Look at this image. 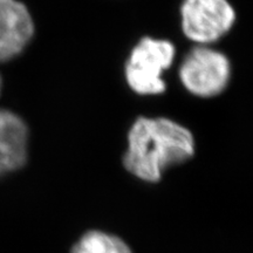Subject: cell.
Returning <instances> with one entry per match:
<instances>
[{
  "instance_id": "6da1fadb",
  "label": "cell",
  "mask_w": 253,
  "mask_h": 253,
  "mask_svg": "<svg viewBox=\"0 0 253 253\" xmlns=\"http://www.w3.org/2000/svg\"><path fill=\"white\" fill-rule=\"evenodd\" d=\"M194 154V136L185 126L169 119L140 118L128 132L123 166L142 181L156 183L168 168L185 162Z\"/></svg>"
},
{
  "instance_id": "7a4b0ae2",
  "label": "cell",
  "mask_w": 253,
  "mask_h": 253,
  "mask_svg": "<svg viewBox=\"0 0 253 253\" xmlns=\"http://www.w3.org/2000/svg\"><path fill=\"white\" fill-rule=\"evenodd\" d=\"M175 46L168 40L143 38L132 48L126 63V80L135 93L161 94L166 90L163 72L171 66Z\"/></svg>"
},
{
  "instance_id": "3957f363",
  "label": "cell",
  "mask_w": 253,
  "mask_h": 253,
  "mask_svg": "<svg viewBox=\"0 0 253 253\" xmlns=\"http://www.w3.org/2000/svg\"><path fill=\"white\" fill-rule=\"evenodd\" d=\"M231 66L223 53L197 46L183 60L179 79L190 93L201 97L220 94L229 84Z\"/></svg>"
},
{
  "instance_id": "277c9868",
  "label": "cell",
  "mask_w": 253,
  "mask_h": 253,
  "mask_svg": "<svg viewBox=\"0 0 253 253\" xmlns=\"http://www.w3.org/2000/svg\"><path fill=\"white\" fill-rule=\"evenodd\" d=\"M181 15L184 34L201 46L219 40L236 20L235 9L227 0H184Z\"/></svg>"
},
{
  "instance_id": "5b68a950",
  "label": "cell",
  "mask_w": 253,
  "mask_h": 253,
  "mask_svg": "<svg viewBox=\"0 0 253 253\" xmlns=\"http://www.w3.org/2000/svg\"><path fill=\"white\" fill-rule=\"evenodd\" d=\"M34 34L30 11L18 0H0V62L20 54Z\"/></svg>"
},
{
  "instance_id": "8992f818",
  "label": "cell",
  "mask_w": 253,
  "mask_h": 253,
  "mask_svg": "<svg viewBox=\"0 0 253 253\" xmlns=\"http://www.w3.org/2000/svg\"><path fill=\"white\" fill-rule=\"evenodd\" d=\"M27 149L26 123L17 114L0 109V177L25 166Z\"/></svg>"
},
{
  "instance_id": "52a82bcc",
  "label": "cell",
  "mask_w": 253,
  "mask_h": 253,
  "mask_svg": "<svg viewBox=\"0 0 253 253\" xmlns=\"http://www.w3.org/2000/svg\"><path fill=\"white\" fill-rule=\"evenodd\" d=\"M71 253H132L129 246L119 237L89 231L73 246Z\"/></svg>"
},
{
  "instance_id": "ba28073f",
  "label": "cell",
  "mask_w": 253,
  "mask_h": 253,
  "mask_svg": "<svg viewBox=\"0 0 253 253\" xmlns=\"http://www.w3.org/2000/svg\"><path fill=\"white\" fill-rule=\"evenodd\" d=\"M0 89H1V80H0Z\"/></svg>"
}]
</instances>
